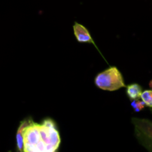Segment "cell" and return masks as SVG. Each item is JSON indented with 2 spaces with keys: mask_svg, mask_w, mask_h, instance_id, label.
Listing matches in <instances>:
<instances>
[{
  "mask_svg": "<svg viewBox=\"0 0 152 152\" xmlns=\"http://www.w3.org/2000/svg\"><path fill=\"white\" fill-rule=\"evenodd\" d=\"M94 83L99 88L109 91L119 90L126 87L121 72L117 67H110L96 75Z\"/></svg>",
  "mask_w": 152,
  "mask_h": 152,
  "instance_id": "cell-1",
  "label": "cell"
},
{
  "mask_svg": "<svg viewBox=\"0 0 152 152\" xmlns=\"http://www.w3.org/2000/svg\"><path fill=\"white\" fill-rule=\"evenodd\" d=\"M24 152H49L39 131V123L31 120L24 131Z\"/></svg>",
  "mask_w": 152,
  "mask_h": 152,
  "instance_id": "cell-2",
  "label": "cell"
},
{
  "mask_svg": "<svg viewBox=\"0 0 152 152\" xmlns=\"http://www.w3.org/2000/svg\"><path fill=\"white\" fill-rule=\"evenodd\" d=\"M132 122L138 141L148 151L152 152V122L148 119L140 118H132Z\"/></svg>",
  "mask_w": 152,
  "mask_h": 152,
  "instance_id": "cell-3",
  "label": "cell"
},
{
  "mask_svg": "<svg viewBox=\"0 0 152 152\" xmlns=\"http://www.w3.org/2000/svg\"><path fill=\"white\" fill-rule=\"evenodd\" d=\"M73 28H74V36H75L76 39H77V40L79 42L91 43L94 45L96 46L94 41L91 36L90 32L88 31V29L84 25H81V24L78 23V22H75L74 26H73Z\"/></svg>",
  "mask_w": 152,
  "mask_h": 152,
  "instance_id": "cell-4",
  "label": "cell"
},
{
  "mask_svg": "<svg viewBox=\"0 0 152 152\" xmlns=\"http://www.w3.org/2000/svg\"><path fill=\"white\" fill-rule=\"evenodd\" d=\"M31 118H26L22 120L19 124V127L17 129L16 134V148L18 151L21 152H24V131L26 126L30 123Z\"/></svg>",
  "mask_w": 152,
  "mask_h": 152,
  "instance_id": "cell-5",
  "label": "cell"
},
{
  "mask_svg": "<svg viewBox=\"0 0 152 152\" xmlns=\"http://www.w3.org/2000/svg\"><path fill=\"white\" fill-rule=\"evenodd\" d=\"M129 99L133 100V99H137L140 98L141 94L142 93V87L139 84L134 83L127 86V90H126Z\"/></svg>",
  "mask_w": 152,
  "mask_h": 152,
  "instance_id": "cell-6",
  "label": "cell"
},
{
  "mask_svg": "<svg viewBox=\"0 0 152 152\" xmlns=\"http://www.w3.org/2000/svg\"><path fill=\"white\" fill-rule=\"evenodd\" d=\"M140 99L145 102L147 107L152 108V90H145L142 91Z\"/></svg>",
  "mask_w": 152,
  "mask_h": 152,
  "instance_id": "cell-7",
  "label": "cell"
},
{
  "mask_svg": "<svg viewBox=\"0 0 152 152\" xmlns=\"http://www.w3.org/2000/svg\"><path fill=\"white\" fill-rule=\"evenodd\" d=\"M131 105L133 108L134 111L135 112H140V111H142L146 105H145V102L142 100V99H133L132 100V102H131Z\"/></svg>",
  "mask_w": 152,
  "mask_h": 152,
  "instance_id": "cell-8",
  "label": "cell"
},
{
  "mask_svg": "<svg viewBox=\"0 0 152 152\" xmlns=\"http://www.w3.org/2000/svg\"><path fill=\"white\" fill-rule=\"evenodd\" d=\"M149 86H150V88H151L152 89V80H151V81H150V83H149Z\"/></svg>",
  "mask_w": 152,
  "mask_h": 152,
  "instance_id": "cell-9",
  "label": "cell"
},
{
  "mask_svg": "<svg viewBox=\"0 0 152 152\" xmlns=\"http://www.w3.org/2000/svg\"><path fill=\"white\" fill-rule=\"evenodd\" d=\"M16 152H21V151H18V150H17V151H16Z\"/></svg>",
  "mask_w": 152,
  "mask_h": 152,
  "instance_id": "cell-10",
  "label": "cell"
},
{
  "mask_svg": "<svg viewBox=\"0 0 152 152\" xmlns=\"http://www.w3.org/2000/svg\"><path fill=\"white\" fill-rule=\"evenodd\" d=\"M151 111H152V108H151Z\"/></svg>",
  "mask_w": 152,
  "mask_h": 152,
  "instance_id": "cell-11",
  "label": "cell"
}]
</instances>
